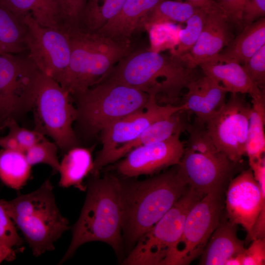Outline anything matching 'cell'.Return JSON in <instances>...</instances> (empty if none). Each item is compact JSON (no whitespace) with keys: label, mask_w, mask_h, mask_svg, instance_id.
Instances as JSON below:
<instances>
[{"label":"cell","mask_w":265,"mask_h":265,"mask_svg":"<svg viewBox=\"0 0 265 265\" xmlns=\"http://www.w3.org/2000/svg\"><path fill=\"white\" fill-rule=\"evenodd\" d=\"M87 187L80 216L72 228L70 244L59 264L71 258L80 246L90 241L105 242L116 254L122 251L121 180L112 174L102 177L91 175Z\"/></svg>","instance_id":"cell-1"},{"label":"cell","mask_w":265,"mask_h":265,"mask_svg":"<svg viewBox=\"0 0 265 265\" xmlns=\"http://www.w3.org/2000/svg\"><path fill=\"white\" fill-rule=\"evenodd\" d=\"M197 78L196 68L187 67L176 57L150 50H133L103 80L125 84L156 97L158 103L174 105L183 90Z\"/></svg>","instance_id":"cell-2"},{"label":"cell","mask_w":265,"mask_h":265,"mask_svg":"<svg viewBox=\"0 0 265 265\" xmlns=\"http://www.w3.org/2000/svg\"><path fill=\"white\" fill-rule=\"evenodd\" d=\"M177 167L144 180L121 181L122 236L128 246L134 245L186 191Z\"/></svg>","instance_id":"cell-3"},{"label":"cell","mask_w":265,"mask_h":265,"mask_svg":"<svg viewBox=\"0 0 265 265\" xmlns=\"http://www.w3.org/2000/svg\"><path fill=\"white\" fill-rule=\"evenodd\" d=\"M70 46L69 65L59 84L72 97L101 82L112 68L133 49L97 33L71 25L67 30Z\"/></svg>","instance_id":"cell-4"},{"label":"cell","mask_w":265,"mask_h":265,"mask_svg":"<svg viewBox=\"0 0 265 265\" xmlns=\"http://www.w3.org/2000/svg\"><path fill=\"white\" fill-rule=\"evenodd\" d=\"M0 203L36 257L54 250V243L69 229L68 219L56 205L50 180L31 193Z\"/></svg>","instance_id":"cell-5"},{"label":"cell","mask_w":265,"mask_h":265,"mask_svg":"<svg viewBox=\"0 0 265 265\" xmlns=\"http://www.w3.org/2000/svg\"><path fill=\"white\" fill-rule=\"evenodd\" d=\"M186 130L189 137L177 165L178 177L201 196L225 189L236 163L215 147L206 132L205 124L195 119Z\"/></svg>","instance_id":"cell-6"},{"label":"cell","mask_w":265,"mask_h":265,"mask_svg":"<svg viewBox=\"0 0 265 265\" xmlns=\"http://www.w3.org/2000/svg\"><path fill=\"white\" fill-rule=\"evenodd\" d=\"M72 98L77 105L76 121L90 134L98 133L116 120L144 110L150 100L146 93L107 80Z\"/></svg>","instance_id":"cell-7"},{"label":"cell","mask_w":265,"mask_h":265,"mask_svg":"<svg viewBox=\"0 0 265 265\" xmlns=\"http://www.w3.org/2000/svg\"><path fill=\"white\" fill-rule=\"evenodd\" d=\"M203 197L187 186L167 212L138 239L123 264L170 265L187 214Z\"/></svg>","instance_id":"cell-8"},{"label":"cell","mask_w":265,"mask_h":265,"mask_svg":"<svg viewBox=\"0 0 265 265\" xmlns=\"http://www.w3.org/2000/svg\"><path fill=\"white\" fill-rule=\"evenodd\" d=\"M72 98L56 81L40 72L32 107L34 130L51 137L64 152L77 147L72 125L77 118Z\"/></svg>","instance_id":"cell-9"},{"label":"cell","mask_w":265,"mask_h":265,"mask_svg":"<svg viewBox=\"0 0 265 265\" xmlns=\"http://www.w3.org/2000/svg\"><path fill=\"white\" fill-rule=\"evenodd\" d=\"M40 72L27 52L0 54V125L32 109Z\"/></svg>","instance_id":"cell-10"},{"label":"cell","mask_w":265,"mask_h":265,"mask_svg":"<svg viewBox=\"0 0 265 265\" xmlns=\"http://www.w3.org/2000/svg\"><path fill=\"white\" fill-rule=\"evenodd\" d=\"M225 189L205 195L191 207L170 265H187L200 256L223 214Z\"/></svg>","instance_id":"cell-11"},{"label":"cell","mask_w":265,"mask_h":265,"mask_svg":"<svg viewBox=\"0 0 265 265\" xmlns=\"http://www.w3.org/2000/svg\"><path fill=\"white\" fill-rule=\"evenodd\" d=\"M240 94L231 93L228 101L205 123L206 132L215 147L236 164L246 154L251 109Z\"/></svg>","instance_id":"cell-12"},{"label":"cell","mask_w":265,"mask_h":265,"mask_svg":"<svg viewBox=\"0 0 265 265\" xmlns=\"http://www.w3.org/2000/svg\"><path fill=\"white\" fill-rule=\"evenodd\" d=\"M27 26L29 57L43 74L59 83L69 65L70 46L66 31L42 26L29 16L23 18Z\"/></svg>","instance_id":"cell-13"},{"label":"cell","mask_w":265,"mask_h":265,"mask_svg":"<svg viewBox=\"0 0 265 265\" xmlns=\"http://www.w3.org/2000/svg\"><path fill=\"white\" fill-rule=\"evenodd\" d=\"M225 191L226 215L246 231L251 241L252 228L259 213L265 214V178L257 181L249 168L232 179Z\"/></svg>","instance_id":"cell-14"},{"label":"cell","mask_w":265,"mask_h":265,"mask_svg":"<svg viewBox=\"0 0 265 265\" xmlns=\"http://www.w3.org/2000/svg\"><path fill=\"white\" fill-rule=\"evenodd\" d=\"M182 132L157 143L136 147L116 165L117 172L127 177L153 174L170 166L179 164L185 146L180 140Z\"/></svg>","instance_id":"cell-15"},{"label":"cell","mask_w":265,"mask_h":265,"mask_svg":"<svg viewBox=\"0 0 265 265\" xmlns=\"http://www.w3.org/2000/svg\"><path fill=\"white\" fill-rule=\"evenodd\" d=\"M156 97L150 96L144 110L116 120L101 132L102 148L96 157H102L118 147L136 138L154 123L183 111V107L172 104L159 105Z\"/></svg>","instance_id":"cell-16"},{"label":"cell","mask_w":265,"mask_h":265,"mask_svg":"<svg viewBox=\"0 0 265 265\" xmlns=\"http://www.w3.org/2000/svg\"><path fill=\"white\" fill-rule=\"evenodd\" d=\"M229 22L223 12L208 13L202 31L186 53L176 57L187 67L195 69L219 54L233 39Z\"/></svg>","instance_id":"cell-17"},{"label":"cell","mask_w":265,"mask_h":265,"mask_svg":"<svg viewBox=\"0 0 265 265\" xmlns=\"http://www.w3.org/2000/svg\"><path fill=\"white\" fill-rule=\"evenodd\" d=\"M183 111L154 123L132 141L118 147L102 157H96L90 174L99 175L104 166L119 159L136 147L163 141L176 133H182L186 130L189 125L182 115Z\"/></svg>","instance_id":"cell-18"},{"label":"cell","mask_w":265,"mask_h":265,"mask_svg":"<svg viewBox=\"0 0 265 265\" xmlns=\"http://www.w3.org/2000/svg\"><path fill=\"white\" fill-rule=\"evenodd\" d=\"M181 105L183 111L195 115L205 124L226 102L228 91L219 82L204 75L191 81L187 85Z\"/></svg>","instance_id":"cell-19"},{"label":"cell","mask_w":265,"mask_h":265,"mask_svg":"<svg viewBox=\"0 0 265 265\" xmlns=\"http://www.w3.org/2000/svg\"><path fill=\"white\" fill-rule=\"evenodd\" d=\"M163 0H126L118 14L96 33L119 42L130 38L142 27L147 15Z\"/></svg>","instance_id":"cell-20"},{"label":"cell","mask_w":265,"mask_h":265,"mask_svg":"<svg viewBox=\"0 0 265 265\" xmlns=\"http://www.w3.org/2000/svg\"><path fill=\"white\" fill-rule=\"evenodd\" d=\"M222 215L201 254L199 265H225L230 258L242 253L244 241L237 236V225Z\"/></svg>","instance_id":"cell-21"},{"label":"cell","mask_w":265,"mask_h":265,"mask_svg":"<svg viewBox=\"0 0 265 265\" xmlns=\"http://www.w3.org/2000/svg\"><path fill=\"white\" fill-rule=\"evenodd\" d=\"M199 66L204 75L221 83L228 92L248 94L252 99L265 96V91L252 81L242 65L235 61L213 57Z\"/></svg>","instance_id":"cell-22"},{"label":"cell","mask_w":265,"mask_h":265,"mask_svg":"<svg viewBox=\"0 0 265 265\" xmlns=\"http://www.w3.org/2000/svg\"><path fill=\"white\" fill-rule=\"evenodd\" d=\"M0 2L22 19L29 16L42 26L66 31L71 25L61 0H0Z\"/></svg>","instance_id":"cell-23"},{"label":"cell","mask_w":265,"mask_h":265,"mask_svg":"<svg viewBox=\"0 0 265 265\" xmlns=\"http://www.w3.org/2000/svg\"><path fill=\"white\" fill-rule=\"evenodd\" d=\"M265 45V18L262 17L245 25L242 32L214 57L243 64Z\"/></svg>","instance_id":"cell-24"},{"label":"cell","mask_w":265,"mask_h":265,"mask_svg":"<svg viewBox=\"0 0 265 265\" xmlns=\"http://www.w3.org/2000/svg\"><path fill=\"white\" fill-rule=\"evenodd\" d=\"M93 163L89 149L78 146L70 149L60 162L59 186L66 188L73 186L84 191L86 187L83 181L90 173Z\"/></svg>","instance_id":"cell-25"},{"label":"cell","mask_w":265,"mask_h":265,"mask_svg":"<svg viewBox=\"0 0 265 265\" xmlns=\"http://www.w3.org/2000/svg\"><path fill=\"white\" fill-rule=\"evenodd\" d=\"M27 33L23 19L0 2V54L27 52Z\"/></svg>","instance_id":"cell-26"},{"label":"cell","mask_w":265,"mask_h":265,"mask_svg":"<svg viewBox=\"0 0 265 265\" xmlns=\"http://www.w3.org/2000/svg\"><path fill=\"white\" fill-rule=\"evenodd\" d=\"M31 166L25 153L4 148L0 150V179L7 186L22 188L29 179Z\"/></svg>","instance_id":"cell-27"},{"label":"cell","mask_w":265,"mask_h":265,"mask_svg":"<svg viewBox=\"0 0 265 265\" xmlns=\"http://www.w3.org/2000/svg\"><path fill=\"white\" fill-rule=\"evenodd\" d=\"M125 0H86L75 26L88 32H96L118 14Z\"/></svg>","instance_id":"cell-28"},{"label":"cell","mask_w":265,"mask_h":265,"mask_svg":"<svg viewBox=\"0 0 265 265\" xmlns=\"http://www.w3.org/2000/svg\"><path fill=\"white\" fill-rule=\"evenodd\" d=\"M246 142L249 162L264 157L265 152V97L252 99Z\"/></svg>","instance_id":"cell-29"},{"label":"cell","mask_w":265,"mask_h":265,"mask_svg":"<svg viewBox=\"0 0 265 265\" xmlns=\"http://www.w3.org/2000/svg\"><path fill=\"white\" fill-rule=\"evenodd\" d=\"M197 8L188 2L163 0L147 15L142 27L147 29L156 24L186 22Z\"/></svg>","instance_id":"cell-30"},{"label":"cell","mask_w":265,"mask_h":265,"mask_svg":"<svg viewBox=\"0 0 265 265\" xmlns=\"http://www.w3.org/2000/svg\"><path fill=\"white\" fill-rule=\"evenodd\" d=\"M8 133L0 137V146L25 153L30 147L46 138L35 130H29L20 127L15 119H10L5 122Z\"/></svg>","instance_id":"cell-31"},{"label":"cell","mask_w":265,"mask_h":265,"mask_svg":"<svg viewBox=\"0 0 265 265\" xmlns=\"http://www.w3.org/2000/svg\"><path fill=\"white\" fill-rule=\"evenodd\" d=\"M208 13L197 8L186 23L185 28L179 31L178 44L172 50L171 55L179 57L188 52L197 41L203 28Z\"/></svg>","instance_id":"cell-32"},{"label":"cell","mask_w":265,"mask_h":265,"mask_svg":"<svg viewBox=\"0 0 265 265\" xmlns=\"http://www.w3.org/2000/svg\"><path fill=\"white\" fill-rule=\"evenodd\" d=\"M58 149L54 142L45 138L28 149L25 155L31 166L38 163L46 164L51 166L54 172H58L60 162L57 157Z\"/></svg>","instance_id":"cell-33"},{"label":"cell","mask_w":265,"mask_h":265,"mask_svg":"<svg viewBox=\"0 0 265 265\" xmlns=\"http://www.w3.org/2000/svg\"><path fill=\"white\" fill-rule=\"evenodd\" d=\"M172 24L164 23L154 25L147 30L149 31L151 45L150 50L159 52L166 45L170 47L178 44L179 38L172 37V32L176 31Z\"/></svg>","instance_id":"cell-34"},{"label":"cell","mask_w":265,"mask_h":265,"mask_svg":"<svg viewBox=\"0 0 265 265\" xmlns=\"http://www.w3.org/2000/svg\"><path fill=\"white\" fill-rule=\"evenodd\" d=\"M242 66L252 81L265 91V45Z\"/></svg>","instance_id":"cell-35"},{"label":"cell","mask_w":265,"mask_h":265,"mask_svg":"<svg viewBox=\"0 0 265 265\" xmlns=\"http://www.w3.org/2000/svg\"><path fill=\"white\" fill-rule=\"evenodd\" d=\"M0 240L14 248L21 247L23 240L17 232L16 227L0 203Z\"/></svg>","instance_id":"cell-36"},{"label":"cell","mask_w":265,"mask_h":265,"mask_svg":"<svg viewBox=\"0 0 265 265\" xmlns=\"http://www.w3.org/2000/svg\"><path fill=\"white\" fill-rule=\"evenodd\" d=\"M242 265H264L265 264V238L252 240L248 248L243 252Z\"/></svg>","instance_id":"cell-37"},{"label":"cell","mask_w":265,"mask_h":265,"mask_svg":"<svg viewBox=\"0 0 265 265\" xmlns=\"http://www.w3.org/2000/svg\"><path fill=\"white\" fill-rule=\"evenodd\" d=\"M265 0H245L243 12L242 23L251 24L259 19L265 17Z\"/></svg>","instance_id":"cell-38"},{"label":"cell","mask_w":265,"mask_h":265,"mask_svg":"<svg viewBox=\"0 0 265 265\" xmlns=\"http://www.w3.org/2000/svg\"><path fill=\"white\" fill-rule=\"evenodd\" d=\"M245 0H218L229 22L237 25L242 23V12Z\"/></svg>","instance_id":"cell-39"},{"label":"cell","mask_w":265,"mask_h":265,"mask_svg":"<svg viewBox=\"0 0 265 265\" xmlns=\"http://www.w3.org/2000/svg\"><path fill=\"white\" fill-rule=\"evenodd\" d=\"M68 20L71 25L78 22L84 9L86 0H61Z\"/></svg>","instance_id":"cell-40"},{"label":"cell","mask_w":265,"mask_h":265,"mask_svg":"<svg viewBox=\"0 0 265 265\" xmlns=\"http://www.w3.org/2000/svg\"><path fill=\"white\" fill-rule=\"evenodd\" d=\"M189 2L207 13L223 11L218 3L213 0H173Z\"/></svg>","instance_id":"cell-41"},{"label":"cell","mask_w":265,"mask_h":265,"mask_svg":"<svg viewBox=\"0 0 265 265\" xmlns=\"http://www.w3.org/2000/svg\"><path fill=\"white\" fill-rule=\"evenodd\" d=\"M23 249L11 248L0 240V264L3 261H12L15 260L16 253Z\"/></svg>","instance_id":"cell-42"},{"label":"cell","mask_w":265,"mask_h":265,"mask_svg":"<svg viewBox=\"0 0 265 265\" xmlns=\"http://www.w3.org/2000/svg\"><path fill=\"white\" fill-rule=\"evenodd\" d=\"M243 253L230 258L225 265H242Z\"/></svg>","instance_id":"cell-43"},{"label":"cell","mask_w":265,"mask_h":265,"mask_svg":"<svg viewBox=\"0 0 265 265\" xmlns=\"http://www.w3.org/2000/svg\"><path fill=\"white\" fill-rule=\"evenodd\" d=\"M6 127V123H4L1 125H0V132Z\"/></svg>","instance_id":"cell-44"}]
</instances>
